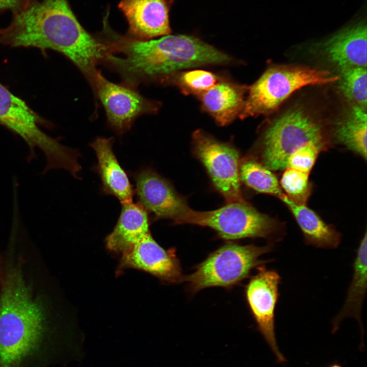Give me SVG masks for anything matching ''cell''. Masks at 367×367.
<instances>
[{
	"label": "cell",
	"instance_id": "obj_1",
	"mask_svg": "<svg viewBox=\"0 0 367 367\" xmlns=\"http://www.w3.org/2000/svg\"><path fill=\"white\" fill-rule=\"evenodd\" d=\"M98 34L107 48L101 64L118 73L123 83L137 88L141 84H165L182 69L232 61L228 55L192 35L169 34L137 40L115 32L108 20L103 21Z\"/></svg>",
	"mask_w": 367,
	"mask_h": 367
},
{
	"label": "cell",
	"instance_id": "obj_2",
	"mask_svg": "<svg viewBox=\"0 0 367 367\" xmlns=\"http://www.w3.org/2000/svg\"><path fill=\"white\" fill-rule=\"evenodd\" d=\"M11 22L0 29V44L58 51L87 74L102 57L103 44L87 32L68 0H23Z\"/></svg>",
	"mask_w": 367,
	"mask_h": 367
},
{
	"label": "cell",
	"instance_id": "obj_3",
	"mask_svg": "<svg viewBox=\"0 0 367 367\" xmlns=\"http://www.w3.org/2000/svg\"><path fill=\"white\" fill-rule=\"evenodd\" d=\"M45 304L17 263L5 269L0 287V367H21L42 349L48 331Z\"/></svg>",
	"mask_w": 367,
	"mask_h": 367
},
{
	"label": "cell",
	"instance_id": "obj_4",
	"mask_svg": "<svg viewBox=\"0 0 367 367\" xmlns=\"http://www.w3.org/2000/svg\"><path fill=\"white\" fill-rule=\"evenodd\" d=\"M46 122L22 99L0 83V124L20 137L31 152L35 148L44 155V171L53 169L69 170L76 164V150L61 144L41 128Z\"/></svg>",
	"mask_w": 367,
	"mask_h": 367
},
{
	"label": "cell",
	"instance_id": "obj_5",
	"mask_svg": "<svg viewBox=\"0 0 367 367\" xmlns=\"http://www.w3.org/2000/svg\"><path fill=\"white\" fill-rule=\"evenodd\" d=\"M309 144L323 151L329 146L323 126L305 110L296 107L284 112L266 129L261 141L262 164L271 170L287 168L290 155Z\"/></svg>",
	"mask_w": 367,
	"mask_h": 367
},
{
	"label": "cell",
	"instance_id": "obj_6",
	"mask_svg": "<svg viewBox=\"0 0 367 367\" xmlns=\"http://www.w3.org/2000/svg\"><path fill=\"white\" fill-rule=\"evenodd\" d=\"M176 224H192L207 226L227 240L247 238H261L274 244L282 239L284 225L276 220L260 213L245 202H231L216 210L195 211L191 208Z\"/></svg>",
	"mask_w": 367,
	"mask_h": 367
},
{
	"label": "cell",
	"instance_id": "obj_7",
	"mask_svg": "<svg viewBox=\"0 0 367 367\" xmlns=\"http://www.w3.org/2000/svg\"><path fill=\"white\" fill-rule=\"evenodd\" d=\"M273 249L271 243L257 246L227 243L209 254L184 281L193 293L209 287H232L247 278L253 269L270 262L259 257Z\"/></svg>",
	"mask_w": 367,
	"mask_h": 367
},
{
	"label": "cell",
	"instance_id": "obj_8",
	"mask_svg": "<svg viewBox=\"0 0 367 367\" xmlns=\"http://www.w3.org/2000/svg\"><path fill=\"white\" fill-rule=\"evenodd\" d=\"M325 70L303 67L278 66L267 70L248 87L241 119L268 114L275 111L295 91L308 85H324L337 81Z\"/></svg>",
	"mask_w": 367,
	"mask_h": 367
},
{
	"label": "cell",
	"instance_id": "obj_9",
	"mask_svg": "<svg viewBox=\"0 0 367 367\" xmlns=\"http://www.w3.org/2000/svg\"><path fill=\"white\" fill-rule=\"evenodd\" d=\"M90 86L104 109L109 126L119 136L129 130L137 118L154 114L161 107L159 101L143 96L137 87L109 81L100 70Z\"/></svg>",
	"mask_w": 367,
	"mask_h": 367
},
{
	"label": "cell",
	"instance_id": "obj_10",
	"mask_svg": "<svg viewBox=\"0 0 367 367\" xmlns=\"http://www.w3.org/2000/svg\"><path fill=\"white\" fill-rule=\"evenodd\" d=\"M193 142L196 155L227 202H246L241 189L240 155L236 148L201 130L194 133Z\"/></svg>",
	"mask_w": 367,
	"mask_h": 367
},
{
	"label": "cell",
	"instance_id": "obj_11",
	"mask_svg": "<svg viewBox=\"0 0 367 367\" xmlns=\"http://www.w3.org/2000/svg\"><path fill=\"white\" fill-rule=\"evenodd\" d=\"M257 273L245 287V296L258 330L270 348L279 363L286 359L280 352L275 335V312L279 296L281 277L265 265L257 267Z\"/></svg>",
	"mask_w": 367,
	"mask_h": 367
},
{
	"label": "cell",
	"instance_id": "obj_12",
	"mask_svg": "<svg viewBox=\"0 0 367 367\" xmlns=\"http://www.w3.org/2000/svg\"><path fill=\"white\" fill-rule=\"evenodd\" d=\"M138 203L156 219L174 222L190 209L171 185L151 168H141L133 175Z\"/></svg>",
	"mask_w": 367,
	"mask_h": 367
},
{
	"label": "cell",
	"instance_id": "obj_13",
	"mask_svg": "<svg viewBox=\"0 0 367 367\" xmlns=\"http://www.w3.org/2000/svg\"><path fill=\"white\" fill-rule=\"evenodd\" d=\"M117 273L125 269L142 270L169 283L184 281L179 261L172 250H167L153 238L150 232L121 254Z\"/></svg>",
	"mask_w": 367,
	"mask_h": 367
},
{
	"label": "cell",
	"instance_id": "obj_14",
	"mask_svg": "<svg viewBox=\"0 0 367 367\" xmlns=\"http://www.w3.org/2000/svg\"><path fill=\"white\" fill-rule=\"evenodd\" d=\"M174 0H121L118 8L128 24L129 37L147 40L170 34L169 13Z\"/></svg>",
	"mask_w": 367,
	"mask_h": 367
},
{
	"label": "cell",
	"instance_id": "obj_15",
	"mask_svg": "<svg viewBox=\"0 0 367 367\" xmlns=\"http://www.w3.org/2000/svg\"><path fill=\"white\" fill-rule=\"evenodd\" d=\"M366 20L365 15H358L323 42L324 53L338 69L366 68Z\"/></svg>",
	"mask_w": 367,
	"mask_h": 367
},
{
	"label": "cell",
	"instance_id": "obj_16",
	"mask_svg": "<svg viewBox=\"0 0 367 367\" xmlns=\"http://www.w3.org/2000/svg\"><path fill=\"white\" fill-rule=\"evenodd\" d=\"M114 139L98 137L90 146L97 159L95 169L101 181V192L116 197L121 204L133 202L135 191L112 149Z\"/></svg>",
	"mask_w": 367,
	"mask_h": 367
},
{
	"label": "cell",
	"instance_id": "obj_17",
	"mask_svg": "<svg viewBox=\"0 0 367 367\" xmlns=\"http://www.w3.org/2000/svg\"><path fill=\"white\" fill-rule=\"evenodd\" d=\"M121 205L117 222L105 239L107 248L120 254L150 232L148 213L141 205L133 202Z\"/></svg>",
	"mask_w": 367,
	"mask_h": 367
},
{
	"label": "cell",
	"instance_id": "obj_18",
	"mask_svg": "<svg viewBox=\"0 0 367 367\" xmlns=\"http://www.w3.org/2000/svg\"><path fill=\"white\" fill-rule=\"evenodd\" d=\"M248 87L228 81H220L199 96L204 110L222 126L239 116Z\"/></svg>",
	"mask_w": 367,
	"mask_h": 367
},
{
	"label": "cell",
	"instance_id": "obj_19",
	"mask_svg": "<svg viewBox=\"0 0 367 367\" xmlns=\"http://www.w3.org/2000/svg\"><path fill=\"white\" fill-rule=\"evenodd\" d=\"M366 232L360 240L353 263V275L346 299L339 312L332 321L333 333L338 329L341 322L348 318H354L363 332L361 310L366 293L367 239Z\"/></svg>",
	"mask_w": 367,
	"mask_h": 367
},
{
	"label": "cell",
	"instance_id": "obj_20",
	"mask_svg": "<svg viewBox=\"0 0 367 367\" xmlns=\"http://www.w3.org/2000/svg\"><path fill=\"white\" fill-rule=\"evenodd\" d=\"M293 214L305 243L318 248L335 249L341 241V234L334 227L326 223L305 204L296 203L286 195L280 198Z\"/></svg>",
	"mask_w": 367,
	"mask_h": 367
},
{
	"label": "cell",
	"instance_id": "obj_21",
	"mask_svg": "<svg viewBox=\"0 0 367 367\" xmlns=\"http://www.w3.org/2000/svg\"><path fill=\"white\" fill-rule=\"evenodd\" d=\"M335 136L339 142L364 160L366 159L365 109L353 106L337 124Z\"/></svg>",
	"mask_w": 367,
	"mask_h": 367
},
{
	"label": "cell",
	"instance_id": "obj_22",
	"mask_svg": "<svg viewBox=\"0 0 367 367\" xmlns=\"http://www.w3.org/2000/svg\"><path fill=\"white\" fill-rule=\"evenodd\" d=\"M240 179L248 187L262 193L280 198L284 194L276 176L262 163L248 159L240 164Z\"/></svg>",
	"mask_w": 367,
	"mask_h": 367
},
{
	"label": "cell",
	"instance_id": "obj_23",
	"mask_svg": "<svg viewBox=\"0 0 367 367\" xmlns=\"http://www.w3.org/2000/svg\"><path fill=\"white\" fill-rule=\"evenodd\" d=\"M338 88L342 93L356 105L366 106V68L350 67L339 69Z\"/></svg>",
	"mask_w": 367,
	"mask_h": 367
},
{
	"label": "cell",
	"instance_id": "obj_24",
	"mask_svg": "<svg viewBox=\"0 0 367 367\" xmlns=\"http://www.w3.org/2000/svg\"><path fill=\"white\" fill-rule=\"evenodd\" d=\"M220 80L211 72L198 69L182 72L176 78L170 77L165 84L172 82L176 84L185 94L200 96L214 87Z\"/></svg>",
	"mask_w": 367,
	"mask_h": 367
},
{
	"label": "cell",
	"instance_id": "obj_25",
	"mask_svg": "<svg viewBox=\"0 0 367 367\" xmlns=\"http://www.w3.org/2000/svg\"><path fill=\"white\" fill-rule=\"evenodd\" d=\"M309 174L288 167L282 175L280 185L286 196L296 203L305 204L311 194Z\"/></svg>",
	"mask_w": 367,
	"mask_h": 367
},
{
	"label": "cell",
	"instance_id": "obj_26",
	"mask_svg": "<svg viewBox=\"0 0 367 367\" xmlns=\"http://www.w3.org/2000/svg\"><path fill=\"white\" fill-rule=\"evenodd\" d=\"M322 151L321 148L314 144L305 145L290 155L287 168L309 173L319 154Z\"/></svg>",
	"mask_w": 367,
	"mask_h": 367
},
{
	"label": "cell",
	"instance_id": "obj_27",
	"mask_svg": "<svg viewBox=\"0 0 367 367\" xmlns=\"http://www.w3.org/2000/svg\"><path fill=\"white\" fill-rule=\"evenodd\" d=\"M23 0H0V13L6 10L13 12L21 4Z\"/></svg>",
	"mask_w": 367,
	"mask_h": 367
},
{
	"label": "cell",
	"instance_id": "obj_28",
	"mask_svg": "<svg viewBox=\"0 0 367 367\" xmlns=\"http://www.w3.org/2000/svg\"><path fill=\"white\" fill-rule=\"evenodd\" d=\"M5 273V267L3 260V258L0 253V287L1 286L2 283L3 282L4 276Z\"/></svg>",
	"mask_w": 367,
	"mask_h": 367
},
{
	"label": "cell",
	"instance_id": "obj_29",
	"mask_svg": "<svg viewBox=\"0 0 367 367\" xmlns=\"http://www.w3.org/2000/svg\"><path fill=\"white\" fill-rule=\"evenodd\" d=\"M327 367H343L340 364L336 362H334Z\"/></svg>",
	"mask_w": 367,
	"mask_h": 367
}]
</instances>
